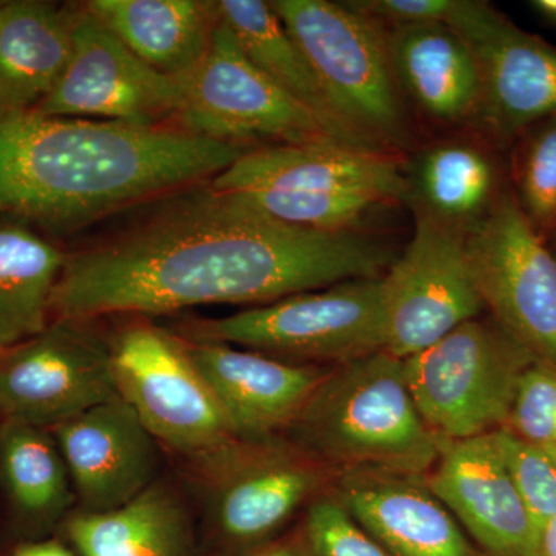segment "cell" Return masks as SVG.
<instances>
[{
    "label": "cell",
    "instance_id": "obj_21",
    "mask_svg": "<svg viewBox=\"0 0 556 556\" xmlns=\"http://www.w3.org/2000/svg\"><path fill=\"white\" fill-rule=\"evenodd\" d=\"M495 156L482 142L448 138L424 149L405 174V197L416 217L471 232L503 193Z\"/></svg>",
    "mask_w": 556,
    "mask_h": 556
},
{
    "label": "cell",
    "instance_id": "obj_34",
    "mask_svg": "<svg viewBox=\"0 0 556 556\" xmlns=\"http://www.w3.org/2000/svg\"><path fill=\"white\" fill-rule=\"evenodd\" d=\"M14 556H73L72 552L56 541H43V543L24 544L14 552Z\"/></svg>",
    "mask_w": 556,
    "mask_h": 556
},
{
    "label": "cell",
    "instance_id": "obj_12",
    "mask_svg": "<svg viewBox=\"0 0 556 556\" xmlns=\"http://www.w3.org/2000/svg\"><path fill=\"white\" fill-rule=\"evenodd\" d=\"M466 237L416 217L415 236L382 276L388 353L404 361L481 317L485 308L468 265Z\"/></svg>",
    "mask_w": 556,
    "mask_h": 556
},
{
    "label": "cell",
    "instance_id": "obj_2",
    "mask_svg": "<svg viewBox=\"0 0 556 556\" xmlns=\"http://www.w3.org/2000/svg\"><path fill=\"white\" fill-rule=\"evenodd\" d=\"M247 152L175 127L0 112V214L86 225L211 181Z\"/></svg>",
    "mask_w": 556,
    "mask_h": 556
},
{
    "label": "cell",
    "instance_id": "obj_38",
    "mask_svg": "<svg viewBox=\"0 0 556 556\" xmlns=\"http://www.w3.org/2000/svg\"><path fill=\"white\" fill-rule=\"evenodd\" d=\"M3 353H5V351H0V356H2Z\"/></svg>",
    "mask_w": 556,
    "mask_h": 556
},
{
    "label": "cell",
    "instance_id": "obj_18",
    "mask_svg": "<svg viewBox=\"0 0 556 556\" xmlns=\"http://www.w3.org/2000/svg\"><path fill=\"white\" fill-rule=\"evenodd\" d=\"M426 484L492 556H532L535 522L493 434L442 442Z\"/></svg>",
    "mask_w": 556,
    "mask_h": 556
},
{
    "label": "cell",
    "instance_id": "obj_30",
    "mask_svg": "<svg viewBox=\"0 0 556 556\" xmlns=\"http://www.w3.org/2000/svg\"><path fill=\"white\" fill-rule=\"evenodd\" d=\"M506 430L527 442L556 445V367L533 361L519 378Z\"/></svg>",
    "mask_w": 556,
    "mask_h": 556
},
{
    "label": "cell",
    "instance_id": "obj_23",
    "mask_svg": "<svg viewBox=\"0 0 556 556\" xmlns=\"http://www.w3.org/2000/svg\"><path fill=\"white\" fill-rule=\"evenodd\" d=\"M86 9L135 56L170 78L203 60L219 22L217 2L201 0H91Z\"/></svg>",
    "mask_w": 556,
    "mask_h": 556
},
{
    "label": "cell",
    "instance_id": "obj_3",
    "mask_svg": "<svg viewBox=\"0 0 556 556\" xmlns=\"http://www.w3.org/2000/svg\"><path fill=\"white\" fill-rule=\"evenodd\" d=\"M289 431L294 445L340 475L420 478L442 448L416 407L404 361L386 350L329 369Z\"/></svg>",
    "mask_w": 556,
    "mask_h": 556
},
{
    "label": "cell",
    "instance_id": "obj_7",
    "mask_svg": "<svg viewBox=\"0 0 556 556\" xmlns=\"http://www.w3.org/2000/svg\"><path fill=\"white\" fill-rule=\"evenodd\" d=\"M533 361L493 318L477 317L404 358V367L420 416L450 442L506 427L519 378Z\"/></svg>",
    "mask_w": 556,
    "mask_h": 556
},
{
    "label": "cell",
    "instance_id": "obj_20",
    "mask_svg": "<svg viewBox=\"0 0 556 556\" xmlns=\"http://www.w3.org/2000/svg\"><path fill=\"white\" fill-rule=\"evenodd\" d=\"M383 30L402 97L433 123L478 126L481 80L477 62L447 22H420Z\"/></svg>",
    "mask_w": 556,
    "mask_h": 556
},
{
    "label": "cell",
    "instance_id": "obj_11",
    "mask_svg": "<svg viewBox=\"0 0 556 556\" xmlns=\"http://www.w3.org/2000/svg\"><path fill=\"white\" fill-rule=\"evenodd\" d=\"M87 321L56 318L0 356V413L7 419L56 428L118 396L109 342Z\"/></svg>",
    "mask_w": 556,
    "mask_h": 556
},
{
    "label": "cell",
    "instance_id": "obj_24",
    "mask_svg": "<svg viewBox=\"0 0 556 556\" xmlns=\"http://www.w3.org/2000/svg\"><path fill=\"white\" fill-rule=\"evenodd\" d=\"M217 9L252 64L308 109L336 141L350 148L383 152L343 119L270 2L219 0Z\"/></svg>",
    "mask_w": 556,
    "mask_h": 556
},
{
    "label": "cell",
    "instance_id": "obj_1",
    "mask_svg": "<svg viewBox=\"0 0 556 556\" xmlns=\"http://www.w3.org/2000/svg\"><path fill=\"white\" fill-rule=\"evenodd\" d=\"M390 249L357 230L321 232L268 217L229 193L192 186L134 228L67 255L51 314L90 320L266 303L382 277Z\"/></svg>",
    "mask_w": 556,
    "mask_h": 556
},
{
    "label": "cell",
    "instance_id": "obj_33",
    "mask_svg": "<svg viewBox=\"0 0 556 556\" xmlns=\"http://www.w3.org/2000/svg\"><path fill=\"white\" fill-rule=\"evenodd\" d=\"M532 556H556V515L536 526Z\"/></svg>",
    "mask_w": 556,
    "mask_h": 556
},
{
    "label": "cell",
    "instance_id": "obj_26",
    "mask_svg": "<svg viewBox=\"0 0 556 556\" xmlns=\"http://www.w3.org/2000/svg\"><path fill=\"white\" fill-rule=\"evenodd\" d=\"M67 254L24 222H0V351L49 327L51 300Z\"/></svg>",
    "mask_w": 556,
    "mask_h": 556
},
{
    "label": "cell",
    "instance_id": "obj_13",
    "mask_svg": "<svg viewBox=\"0 0 556 556\" xmlns=\"http://www.w3.org/2000/svg\"><path fill=\"white\" fill-rule=\"evenodd\" d=\"M477 62L479 129L506 148L556 113V47L517 27L481 0H455L445 20Z\"/></svg>",
    "mask_w": 556,
    "mask_h": 556
},
{
    "label": "cell",
    "instance_id": "obj_9",
    "mask_svg": "<svg viewBox=\"0 0 556 556\" xmlns=\"http://www.w3.org/2000/svg\"><path fill=\"white\" fill-rule=\"evenodd\" d=\"M175 79L181 93L175 129L243 149L336 141L308 109L252 64L222 17L203 60Z\"/></svg>",
    "mask_w": 556,
    "mask_h": 556
},
{
    "label": "cell",
    "instance_id": "obj_35",
    "mask_svg": "<svg viewBox=\"0 0 556 556\" xmlns=\"http://www.w3.org/2000/svg\"><path fill=\"white\" fill-rule=\"evenodd\" d=\"M257 556H316L314 552L311 551L308 540L305 543L302 541H291V543L280 544V546H276L269 548V551L262 552V554Z\"/></svg>",
    "mask_w": 556,
    "mask_h": 556
},
{
    "label": "cell",
    "instance_id": "obj_31",
    "mask_svg": "<svg viewBox=\"0 0 556 556\" xmlns=\"http://www.w3.org/2000/svg\"><path fill=\"white\" fill-rule=\"evenodd\" d=\"M306 536L316 556H393L351 517L338 496L313 501Z\"/></svg>",
    "mask_w": 556,
    "mask_h": 556
},
{
    "label": "cell",
    "instance_id": "obj_14",
    "mask_svg": "<svg viewBox=\"0 0 556 556\" xmlns=\"http://www.w3.org/2000/svg\"><path fill=\"white\" fill-rule=\"evenodd\" d=\"M178 80L144 64L86 7L76 9L72 54L61 79L33 112L56 118L172 127Z\"/></svg>",
    "mask_w": 556,
    "mask_h": 556
},
{
    "label": "cell",
    "instance_id": "obj_16",
    "mask_svg": "<svg viewBox=\"0 0 556 556\" xmlns=\"http://www.w3.org/2000/svg\"><path fill=\"white\" fill-rule=\"evenodd\" d=\"M53 431L80 511L113 510L155 484L160 442L124 399H110Z\"/></svg>",
    "mask_w": 556,
    "mask_h": 556
},
{
    "label": "cell",
    "instance_id": "obj_29",
    "mask_svg": "<svg viewBox=\"0 0 556 556\" xmlns=\"http://www.w3.org/2000/svg\"><path fill=\"white\" fill-rule=\"evenodd\" d=\"M493 434L511 481L535 527L556 515V464L540 445L501 428Z\"/></svg>",
    "mask_w": 556,
    "mask_h": 556
},
{
    "label": "cell",
    "instance_id": "obj_36",
    "mask_svg": "<svg viewBox=\"0 0 556 556\" xmlns=\"http://www.w3.org/2000/svg\"><path fill=\"white\" fill-rule=\"evenodd\" d=\"M530 7L541 20L556 27V0H533Z\"/></svg>",
    "mask_w": 556,
    "mask_h": 556
},
{
    "label": "cell",
    "instance_id": "obj_10",
    "mask_svg": "<svg viewBox=\"0 0 556 556\" xmlns=\"http://www.w3.org/2000/svg\"><path fill=\"white\" fill-rule=\"evenodd\" d=\"M471 276L484 308L536 361L556 367V257L511 188L467 233Z\"/></svg>",
    "mask_w": 556,
    "mask_h": 556
},
{
    "label": "cell",
    "instance_id": "obj_15",
    "mask_svg": "<svg viewBox=\"0 0 556 556\" xmlns=\"http://www.w3.org/2000/svg\"><path fill=\"white\" fill-rule=\"evenodd\" d=\"M197 464L206 477L212 518L236 543H254L276 532L332 473L298 445L274 439H240Z\"/></svg>",
    "mask_w": 556,
    "mask_h": 556
},
{
    "label": "cell",
    "instance_id": "obj_39",
    "mask_svg": "<svg viewBox=\"0 0 556 556\" xmlns=\"http://www.w3.org/2000/svg\"><path fill=\"white\" fill-rule=\"evenodd\" d=\"M555 257H556V252H555Z\"/></svg>",
    "mask_w": 556,
    "mask_h": 556
},
{
    "label": "cell",
    "instance_id": "obj_5",
    "mask_svg": "<svg viewBox=\"0 0 556 556\" xmlns=\"http://www.w3.org/2000/svg\"><path fill=\"white\" fill-rule=\"evenodd\" d=\"M270 7L343 119L383 152L407 146L404 101L378 22L348 2L274 0Z\"/></svg>",
    "mask_w": 556,
    "mask_h": 556
},
{
    "label": "cell",
    "instance_id": "obj_25",
    "mask_svg": "<svg viewBox=\"0 0 556 556\" xmlns=\"http://www.w3.org/2000/svg\"><path fill=\"white\" fill-rule=\"evenodd\" d=\"M67 533L80 556H188L185 508L170 489L155 482L113 510L79 511Z\"/></svg>",
    "mask_w": 556,
    "mask_h": 556
},
{
    "label": "cell",
    "instance_id": "obj_17",
    "mask_svg": "<svg viewBox=\"0 0 556 556\" xmlns=\"http://www.w3.org/2000/svg\"><path fill=\"white\" fill-rule=\"evenodd\" d=\"M186 345L241 441H268L289 430L331 369L223 342Z\"/></svg>",
    "mask_w": 556,
    "mask_h": 556
},
{
    "label": "cell",
    "instance_id": "obj_4",
    "mask_svg": "<svg viewBox=\"0 0 556 556\" xmlns=\"http://www.w3.org/2000/svg\"><path fill=\"white\" fill-rule=\"evenodd\" d=\"M211 186L277 222L345 232L376 207L404 200L405 174L394 153L324 141L249 149Z\"/></svg>",
    "mask_w": 556,
    "mask_h": 556
},
{
    "label": "cell",
    "instance_id": "obj_22",
    "mask_svg": "<svg viewBox=\"0 0 556 556\" xmlns=\"http://www.w3.org/2000/svg\"><path fill=\"white\" fill-rule=\"evenodd\" d=\"M76 10L47 2L0 5V112H33L67 67Z\"/></svg>",
    "mask_w": 556,
    "mask_h": 556
},
{
    "label": "cell",
    "instance_id": "obj_28",
    "mask_svg": "<svg viewBox=\"0 0 556 556\" xmlns=\"http://www.w3.org/2000/svg\"><path fill=\"white\" fill-rule=\"evenodd\" d=\"M515 142V199L541 239H556V113L533 124Z\"/></svg>",
    "mask_w": 556,
    "mask_h": 556
},
{
    "label": "cell",
    "instance_id": "obj_27",
    "mask_svg": "<svg viewBox=\"0 0 556 556\" xmlns=\"http://www.w3.org/2000/svg\"><path fill=\"white\" fill-rule=\"evenodd\" d=\"M0 468L14 506L35 518H56L73 500L72 478L46 428L7 420L0 431Z\"/></svg>",
    "mask_w": 556,
    "mask_h": 556
},
{
    "label": "cell",
    "instance_id": "obj_32",
    "mask_svg": "<svg viewBox=\"0 0 556 556\" xmlns=\"http://www.w3.org/2000/svg\"><path fill=\"white\" fill-rule=\"evenodd\" d=\"M348 3L369 20L378 22L380 27L393 28L445 21L455 0H354Z\"/></svg>",
    "mask_w": 556,
    "mask_h": 556
},
{
    "label": "cell",
    "instance_id": "obj_19",
    "mask_svg": "<svg viewBox=\"0 0 556 556\" xmlns=\"http://www.w3.org/2000/svg\"><path fill=\"white\" fill-rule=\"evenodd\" d=\"M417 478L343 473L336 496L393 556H478L456 518Z\"/></svg>",
    "mask_w": 556,
    "mask_h": 556
},
{
    "label": "cell",
    "instance_id": "obj_8",
    "mask_svg": "<svg viewBox=\"0 0 556 556\" xmlns=\"http://www.w3.org/2000/svg\"><path fill=\"white\" fill-rule=\"evenodd\" d=\"M109 346L118 396L161 444L200 463L240 441L185 339L137 318Z\"/></svg>",
    "mask_w": 556,
    "mask_h": 556
},
{
    "label": "cell",
    "instance_id": "obj_6",
    "mask_svg": "<svg viewBox=\"0 0 556 556\" xmlns=\"http://www.w3.org/2000/svg\"><path fill=\"white\" fill-rule=\"evenodd\" d=\"M193 340L223 342L295 364H346L386 350L382 277L332 287L195 321Z\"/></svg>",
    "mask_w": 556,
    "mask_h": 556
},
{
    "label": "cell",
    "instance_id": "obj_37",
    "mask_svg": "<svg viewBox=\"0 0 556 556\" xmlns=\"http://www.w3.org/2000/svg\"><path fill=\"white\" fill-rule=\"evenodd\" d=\"M546 450L548 455H551L552 459H554V463L556 464V445H552V447H543Z\"/></svg>",
    "mask_w": 556,
    "mask_h": 556
}]
</instances>
